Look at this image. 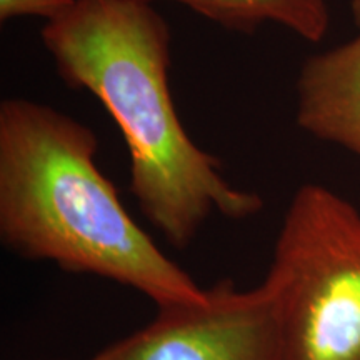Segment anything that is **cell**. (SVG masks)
<instances>
[{"label": "cell", "instance_id": "1", "mask_svg": "<svg viewBox=\"0 0 360 360\" xmlns=\"http://www.w3.org/2000/svg\"><path fill=\"white\" fill-rule=\"evenodd\" d=\"M40 39L62 82L92 94L119 127L130 192L170 245H191L212 214L244 220L264 209L262 197L232 186L182 125L170 92L172 32L152 4L75 0L45 22Z\"/></svg>", "mask_w": 360, "mask_h": 360}, {"label": "cell", "instance_id": "2", "mask_svg": "<svg viewBox=\"0 0 360 360\" xmlns=\"http://www.w3.org/2000/svg\"><path fill=\"white\" fill-rule=\"evenodd\" d=\"M98 139L47 103H0V238L13 254L132 287L157 307L207 290L162 252L98 169Z\"/></svg>", "mask_w": 360, "mask_h": 360}, {"label": "cell", "instance_id": "3", "mask_svg": "<svg viewBox=\"0 0 360 360\" xmlns=\"http://www.w3.org/2000/svg\"><path fill=\"white\" fill-rule=\"evenodd\" d=\"M264 283L281 360H360V212L347 199L297 188Z\"/></svg>", "mask_w": 360, "mask_h": 360}, {"label": "cell", "instance_id": "4", "mask_svg": "<svg viewBox=\"0 0 360 360\" xmlns=\"http://www.w3.org/2000/svg\"><path fill=\"white\" fill-rule=\"evenodd\" d=\"M90 360H281L272 297L265 283L242 290L220 281Z\"/></svg>", "mask_w": 360, "mask_h": 360}, {"label": "cell", "instance_id": "5", "mask_svg": "<svg viewBox=\"0 0 360 360\" xmlns=\"http://www.w3.org/2000/svg\"><path fill=\"white\" fill-rule=\"evenodd\" d=\"M295 120L307 134L360 157V34L304 62Z\"/></svg>", "mask_w": 360, "mask_h": 360}, {"label": "cell", "instance_id": "6", "mask_svg": "<svg viewBox=\"0 0 360 360\" xmlns=\"http://www.w3.org/2000/svg\"><path fill=\"white\" fill-rule=\"evenodd\" d=\"M187 7L215 25L240 34H254L265 24L289 29L307 42H321L330 29L327 0H142Z\"/></svg>", "mask_w": 360, "mask_h": 360}, {"label": "cell", "instance_id": "7", "mask_svg": "<svg viewBox=\"0 0 360 360\" xmlns=\"http://www.w3.org/2000/svg\"><path fill=\"white\" fill-rule=\"evenodd\" d=\"M75 0H0V22L37 17L45 22L69 11Z\"/></svg>", "mask_w": 360, "mask_h": 360}, {"label": "cell", "instance_id": "8", "mask_svg": "<svg viewBox=\"0 0 360 360\" xmlns=\"http://www.w3.org/2000/svg\"><path fill=\"white\" fill-rule=\"evenodd\" d=\"M350 11H352L354 22L360 30V0H350Z\"/></svg>", "mask_w": 360, "mask_h": 360}]
</instances>
